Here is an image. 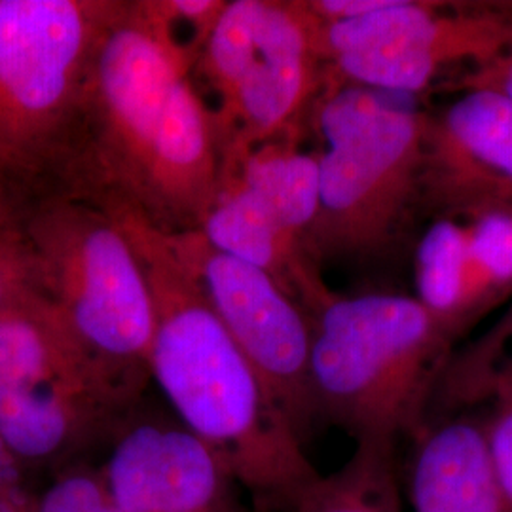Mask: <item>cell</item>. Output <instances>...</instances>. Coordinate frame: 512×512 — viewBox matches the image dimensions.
<instances>
[{
    "label": "cell",
    "mask_w": 512,
    "mask_h": 512,
    "mask_svg": "<svg viewBox=\"0 0 512 512\" xmlns=\"http://www.w3.org/2000/svg\"><path fill=\"white\" fill-rule=\"evenodd\" d=\"M224 152L194 57L156 0H114L99 37L69 190L179 234L217 200Z\"/></svg>",
    "instance_id": "6da1fadb"
},
{
    "label": "cell",
    "mask_w": 512,
    "mask_h": 512,
    "mask_svg": "<svg viewBox=\"0 0 512 512\" xmlns=\"http://www.w3.org/2000/svg\"><path fill=\"white\" fill-rule=\"evenodd\" d=\"M110 213L147 275L154 313L150 380L177 421L222 459L255 509L289 511L319 475L304 442L162 234L135 215Z\"/></svg>",
    "instance_id": "7a4b0ae2"
},
{
    "label": "cell",
    "mask_w": 512,
    "mask_h": 512,
    "mask_svg": "<svg viewBox=\"0 0 512 512\" xmlns=\"http://www.w3.org/2000/svg\"><path fill=\"white\" fill-rule=\"evenodd\" d=\"M311 323L315 418L355 442L418 439L456 338L404 294H336Z\"/></svg>",
    "instance_id": "3957f363"
},
{
    "label": "cell",
    "mask_w": 512,
    "mask_h": 512,
    "mask_svg": "<svg viewBox=\"0 0 512 512\" xmlns=\"http://www.w3.org/2000/svg\"><path fill=\"white\" fill-rule=\"evenodd\" d=\"M114 0H0V194H65Z\"/></svg>",
    "instance_id": "277c9868"
},
{
    "label": "cell",
    "mask_w": 512,
    "mask_h": 512,
    "mask_svg": "<svg viewBox=\"0 0 512 512\" xmlns=\"http://www.w3.org/2000/svg\"><path fill=\"white\" fill-rule=\"evenodd\" d=\"M395 97L325 74L310 114L323 145L319 211L308 236L319 264L385 255L421 203L425 112Z\"/></svg>",
    "instance_id": "5b68a950"
},
{
    "label": "cell",
    "mask_w": 512,
    "mask_h": 512,
    "mask_svg": "<svg viewBox=\"0 0 512 512\" xmlns=\"http://www.w3.org/2000/svg\"><path fill=\"white\" fill-rule=\"evenodd\" d=\"M18 207L55 323L110 380L143 399L154 313L143 264L120 220L73 194Z\"/></svg>",
    "instance_id": "8992f818"
},
{
    "label": "cell",
    "mask_w": 512,
    "mask_h": 512,
    "mask_svg": "<svg viewBox=\"0 0 512 512\" xmlns=\"http://www.w3.org/2000/svg\"><path fill=\"white\" fill-rule=\"evenodd\" d=\"M317 21L304 0H226L194 61L217 97L224 164L251 148L302 139L325 84Z\"/></svg>",
    "instance_id": "52a82bcc"
},
{
    "label": "cell",
    "mask_w": 512,
    "mask_h": 512,
    "mask_svg": "<svg viewBox=\"0 0 512 512\" xmlns=\"http://www.w3.org/2000/svg\"><path fill=\"white\" fill-rule=\"evenodd\" d=\"M141 403L93 365L50 308L0 319V446L12 463L57 473L90 461Z\"/></svg>",
    "instance_id": "ba28073f"
},
{
    "label": "cell",
    "mask_w": 512,
    "mask_h": 512,
    "mask_svg": "<svg viewBox=\"0 0 512 512\" xmlns=\"http://www.w3.org/2000/svg\"><path fill=\"white\" fill-rule=\"evenodd\" d=\"M317 46L338 82L420 93L452 69L511 54L512 4L387 0L361 18L317 21Z\"/></svg>",
    "instance_id": "9c48e42d"
},
{
    "label": "cell",
    "mask_w": 512,
    "mask_h": 512,
    "mask_svg": "<svg viewBox=\"0 0 512 512\" xmlns=\"http://www.w3.org/2000/svg\"><path fill=\"white\" fill-rule=\"evenodd\" d=\"M160 234L306 444L317 421L310 384V313L270 275L215 249L198 230Z\"/></svg>",
    "instance_id": "30bf717a"
},
{
    "label": "cell",
    "mask_w": 512,
    "mask_h": 512,
    "mask_svg": "<svg viewBox=\"0 0 512 512\" xmlns=\"http://www.w3.org/2000/svg\"><path fill=\"white\" fill-rule=\"evenodd\" d=\"M103 450L97 467L122 512H243L238 480L177 420L137 406Z\"/></svg>",
    "instance_id": "8fae6325"
},
{
    "label": "cell",
    "mask_w": 512,
    "mask_h": 512,
    "mask_svg": "<svg viewBox=\"0 0 512 512\" xmlns=\"http://www.w3.org/2000/svg\"><path fill=\"white\" fill-rule=\"evenodd\" d=\"M421 202L440 215L512 207V103L490 90H463L425 112Z\"/></svg>",
    "instance_id": "7c38bea8"
},
{
    "label": "cell",
    "mask_w": 512,
    "mask_h": 512,
    "mask_svg": "<svg viewBox=\"0 0 512 512\" xmlns=\"http://www.w3.org/2000/svg\"><path fill=\"white\" fill-rule=\"evenodd\" d=\"M198 232L215 249L270 275L311 317L336 296L323 281L321 264L311 256L306 241L283 228L232 177L222 179L217 200L205 213Z\"/></svg>",
    "instance_id": "4fadbf2b"
},
{
    "label": "cell",
    "mask_w": 512,
    "mask_h": 512,
    "mask_svg": "<svg viewBox=\"0 0 512 512\" xmlns=\"http://www.w3.org/2000/svg\"><path fill=\"white\" fill-rule=\"evenodd\" d=\"M414 512H512L495 478L482 421L444 418L416 439Z\"/></svg>",
    "instance_id": "5bb4252c"
},
{
    "label": "cell",
    "mask_w": 512,
    "mask_h": 512,
    "mask_svg": "<svg viewBox=\"0 0 512 512\" xmlns=\"http://www.w3.org/2000/svg\"><path fill=\"white\" fill-rule=\"evenodd\" d=\"M224 177L243 184L274 219L306 241L319 211V154L304 152L300 139H281L224 164Z\"/></svg>",
    "instance_id": "9a60e30c"
},
{
    "label": "cell",
    "mask_w": 512,
    "mask_h": 512,
    "mask_svg": "<svg viewBox=\"0 0 512 512\" xmlns=\"http://www.w3.org/2000/svg\"><path fill=\"white\" fill-rule=\"evenodd\" d=\"M397 446L355 442L346 463L296 494L287 512H403Z\"/></svg>",
    "instance_id": "2e32d148"
},
{
    "label": "cell",
    "mask_w": 512,
    "mask_h": 512,
    "mask_svg": "<svg viewBox=\"0 0 512 512\" xmlns=\"http://www.w3.org/2000/svg\"><path fill=\"white\" fill-rule=\"evenodd\" d=\"M512 395V302L475 342L454 351L440 376L429 418L450 416Z\"/></svg>",
    "instance_id": "e0dca14e"
},
{
    "label": "cell",
    "mask_w": 512,
    "mask_h": 512,
    "mask_svg": "<svg viewBox=\"0 0 512 512\" xmlns=\"http://www.w3.org/2000/svg\"><path fill=\"white\" fill-rule=\"evenodd\" d=\"M469 228L461 336L512 296V207L463 215Z\"/></svg>",
    "instance_id": "ac0fdd59"
},
{
    "label": "cell",
    "mask_w": 512,
    "mask_h": 512,
    "mask_svg": "<svg viewBox=\"0 0 512 512\" xmlns=\"http://www.w3.org/2000/svg\"><path fill=\"white\" fill-rule=\"evenodd\" d=\"M469 228L463 215H440L423 232L414 255V296L456 342L467 275Z\"/></svg>",
    "instance_id": "d6986e66"
},
{
    "label": "cell",
    "mask_w": 512,
    "mask_h": 512,
    "mask_svg": "<svg viewBox=\"0 0 512 512\" xmlns=\"http://www.w3.org/2000/svg\"><path fill=\"white\" fill-rule=\"evenodd\" d=\"M48 310L37 255L16 203L0 194V319Z\"/></svg>",
    "instance_id": "ffe728a7"
},
{
    "label": "cell",
    "mask_w": 512,
    "mask_h": 512,
    "mask_svg": "<svg viewBox=\"0 0 512 512\" xmlns=\"http://www.w3.org/2000/svg\"><path fill=\"white\" fill-rule=\"evenodd\" d=\"M25 512H122L97 465L82 461L57 471Z\"/></svg>",
    "instance_id": "44dd1931"
},
{
    "label": "cell",
    "mask_w": 512,
    "mask_h": 512,
    "mask_svg": "<svg viewBox=\"0 0 512 512\" xmlns=\"http://www.w3.org/2000/svg\"><path fill=\"white\" fill-rule=\"evenodd\" d=\"M490 406L488 420L482 421L484 439L495 478L512 511V395Z\"/></svg>",
    "instance_id": "7402d4cb"
},
{
    "label": "cell",
    "mask_w": 512,
    "mask_h": 512,
    "mask_svg": "<svg viewBox=\"0 0 512 512\" xmlns=\"http://www.w3.org/2000/svg\"><path fill=\"white\" fill-rule=\"evenodd\" d=\"M444 88L463 92V90H490L499 93L512 103V52L501 55L486 65L471 67L459 74L454 80L444 82Z\"/></svg>",
    "instance_id": "603a6c76"
},
{
    "label": "cell",
    "mask_w": 512,
    "mask_h": 512,
    "mask_svg": "<svg viewBox=\"0 0 512 512\" xmlns=\"http://www.w3.org/2000/svg\"><path fill=\"white\" fill-rule=\"evenodd\" d=\"M12 459L6 456V452L0 446V507L10 501V490H12V480H10V465Z\"/></svg>",
    "instance_id": "cb8c5ba5"
},
{
    "label": "cell",
    "mask_w": 512,
    "mask_h": 512,
    "mask_svg": "<svg viewBox=\"0 0 512 512\" xmlns=\"http://www.w3.org/2000/svg\"><path fill=\"white\" fill-rule=\"evenodd\" d=\"M253 512H279V511H266V509H255Z\"/></svg>",
    "instance_id": "d4e9b609"
}]
</instances>
